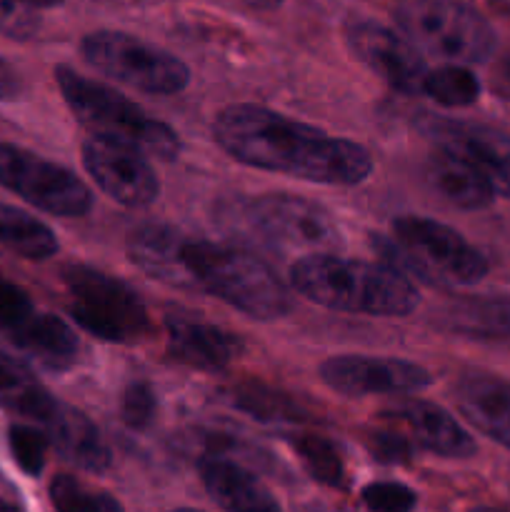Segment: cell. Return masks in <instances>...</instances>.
Here are the masks:
<instances>
[{
	"instance_id": "obj_1",
	"label": "cell",
	"mask_w": 510,
	"mask_h": 512,
	"mask_svg": "<svg viewBox=\"0 0 510 512\" xmlns=\"http://www.w3.org/2000/svg\"><path fill=\"white\" fill-rule=\"evenodd\" d=\"M213 138L238 163L310 183L358 185L373 170V158L360 143L330 138L313 125L295 123L275 110L250 103L220 110Z\"/></svg>"
},
{
	"instance_id": "obj_2",
	"label": "cell",
	"mask_w": 510,
	"mask_h": 512,
	"mask_svg": "<svg viewBox=\"0 0 510 512\" xmlns=\"http://www.w3.org/2000/svg\"><path fill=\"white\" fill-rule=\"evenodd\" d=\"M290 283L310 303L340 313L405 318L420 305L415 285L393 265L363 263L330 253H313L295 260Z\"/></svg>"
},
{
	"instance_id": "obj_3",
	"label": "cell",
	"mask_w": 510,
	"mask_h": 512,
	"mask_svg": "<svg viewBox=\"0 0 510 512\" xmlns=\"http://www.w3.org/2000/svg\"><path fill=\"white\" fill-rule=\"evenodd\" d=\"M183 260L190 288L215 295L248 318L275 320L290 310L288 288L255 255L185 238Z\"/></svg>"
},
{
	"instance_id": "obj_4",
	"label": "cell",
	"mask_w": 510,
	"mask_h": 512,
	"mask_svg": "<svg viewBox=\"0 0 510 512\" xmlns=\"http://www.w3.org/2000/svg\"><path fill=\"white\" fill-rule=\"evenodd\" d=\"M55 83L68 103L70 113L93 135L118 140L150 158H178L180 138L175 135V130L160 120L148 118L143 108H138L118 90L75 73L68 65L55 68Z\"/></svg>"
},
{
	"instance_id": "obj_5",
	"label": "cell",
	"mask_w": 510,
	"mask_h": 512,
	"mask_svg": "<svg viewBox=\"0 0 510 512\" xmlns=\"http://www.w3.org/2000/svg\"><path fill=\"white\" fill-rule=\"evenodd\" d=\"M390 240L373 238V248L400 273L430 285H473L488 273L483 255L448 225L420 215H400L390 225Z\"/></svg>"
},
{
	"instance_id": "obj_6",
	"label": "cell",
	"mask_w": 510,
	"mask_h": 512,
	"mask_svg": "<svg viewBox=\"0 0 510 512\" xmlns=\"http://www.w3.org/2000/svg\"><path fill=\"white\" fill-rule=\"evenodd\" d=\"M70 295V315L90 335L108 343H138L150 333V318L133 288L90 265L60 270Z\"/></svg>"
},
{
	"instance_id": "obj_7",
	"label": "cell",
	"mask_w": 510,
	"mask_h": 512,
	"mask_svg": "<svg viewBox=\"0 0 510 512\" xmlns=\"http://www.w3.org/2000/svg\"><path fill=\"white\" fill-rule=\"evenodd\" d=\"M405 38L420 53L453 63H483L495 48L488 20L460 0H410L395 13Z\"/></svg>"
},
{
	"instance_id": "obj_8",
	"label": "cell",
	"mask_w": 510,
	"mask_h": 512,
	"mask_svg": "<svg viewBox=\"0 0 510 512\" xmlns=\"http://www.w3.org/2000/svg\"><path fill=\"white\" fill-rule=\"evenodd\" d=\"M240 218L250 233H255V240L283 253H330L343 245L338 225L328 210L300 195H260L245 205Z\"/></svg>"
},
{
	"instance_id": "obj_9",
	"label": "cell",
	"mask_w": 510,
	"mask_h": 512,
	"mask_svg": "<svg viewBox=\"0 0 510 512\" xmlns=\"http://www.w3.org/2000/svg\"><path fill=\"white\" fill-rule=\"evenodd\" d=\"M85 63L108 78L150 95L180 93L190 83L183 60L120 30H98L80 43Z\"/></svg>"
},
{
	"instance_id": "obj_10",
	"label": "cell",
	"mask_w": 510,
	"mask_h": 512,
	"mask_svg": "<svg viewBox=\"0 0 510 512\" xmlns=\"http://www.w3.org/2000/svg\"><path fill=\"white\" fill-rule=\"evenodd\" d=\"M0 185L58 218H83L93 208L88 185L73 170L10 143H0Z\"/></svg>"
},
{
	"instance_id": "obj_11",
	"label": "cell",
	"mask_w": 510,
	"mask_h": 512,
	"mask_svg": "<svg viewBox=\"0 0 510 512\" xmlns=\"http://www.w3.org/2000/svg\"><path fill=\"white\" fill-rule=\"evenodd\" d=\"M83 165L105 195L125 208H148L160 193L148 155L118 140L90 135L83 143Z\"/></svg>"
},
{
	"instance_id": "obj_12",
	"label": "cell",
	"mask_w": 510,
	"mask_h": 512,
	"mask_svg": "<svg viewBox=\"0 0 510 512\" xmlns=\"http://www.w3.org/2000/svg\"><path fill=\"white\" fill-rule=\"evenodd\" d=\"M345 40L350 50L363 65L385 80L390 88L400 93H418L423 90L425 60L420 50L408 38L395 30L375 23V20H350L345 28Z\"/></svg>"
},
{
	"instance_id": "obj_13",
	"label": "cell",
	"mask_w": 510,
	"mask_h": 512,
	"mask_svg": "<svg viewBox=\"0 0 510 512\" xmlns=\"http://www.w3.org/2000/svg\"><path fill=\"white\" fill-rule=\"evenodd\" d=\"M320 380L335 393L363 398V395L423 390L430 385V373L408 360L335 355L320 365Z\"/></svg>"
},
{
	"instance_id": "obj_14",
	"label": "cell",
	"mask_w": 510,
	"mask_h": 512,
	"mask_svg": "<svg viewBox=\"0 0 510 512\" xmlns=\"http://www.w3.org/2000/svg\"><path fill=\"white\" fill-rule=\"evenodd\" d=\"M165 333L173 358L200 370L228 368L243 350L233 333L188 313H170L165 318Z\"/></svg>"
},
{
	"instance_id": "obj_15",
	"label": "cell",
	"mask_w": 510,
	"mask_h": 512,
	"mask_svg": "<svg viewBox=\"0 0 510 512\" xmlns=\"http://www.w3.org/2000/svg\"><path fill=\"white\" fill-rule=\"evenodd\" d=\"M383 420L403 425L420 448L440 458H470L475 453V440L440 405L425 403V400H405L385 410Z\"/></svg>"
},
{
	"instance_id": "obj_16",
	"label": "cell",
	"mask_w": 510,
	"mask_h": 512,
	"mask_svg": "<svg viewBox=\"0 0 510 512\" xmlns=\"http://www.w3.org/2000/svg\"><path fill=\"white\" fill-rule=\"evenodd\" d=\"M425 178L440 198L460 210H480L493 203L495 190L483 170L448 143H440L428 155Z\"/></svg>"
},
{
	"instance_id": "obj_17",
	"label": "cell",
	"mask_w": 510,
	"mask_h": 512,
	"mask_svg": "<svg viewBox=\"0 0 510 512\" xmlns=\"http://www.w3.org/2000/svg\"><path fill=\"white\" fill-rule=\"evenodd\" d=\"M188 235L173 225L148 223L133 230L128 238V255L135 268L143 270L148 278L178 290L190 288V275L183 260V245Z\"/></svg>"
},
{
	"instance_id": "obj_18",
	"label": "cell",
	"mask_w": 510,
	"mask_h": 512,
	"mask_svg": "<svg viewBox=\"0 0 510 512\" xmlns=\"http://www.w3.org/2000/svg\"><path fill=\"white\" fill-rule=\"evenodd\" d=\"M200 480L210 498L228 512H283L275 495L243 465L220 455L200 460Z\"/></svg>"
},
{
	"instance_id": "obj_19",
	"label": "cell",
	"mask_w": 510,
	"mask_h": 512,
	"mask_svg": "<svg viewBox=\"0 0 510 512\" xmlns=\"http://www.w3.org/2000/svg\"><path fill=\"white\" fill-rule=\"evenodd\" d=\"M455 403L475 430L510 448V383L495 375H465Z\"/></svg>"
},
{
	"instance_id": "obj_20",
	"label": "cell",
	"mask_w": 510,
	"mask_h": 512,
	"mask_svg": "<svg viewBox=\"0 0 510 512\" xmlns=\"http://www.w3.org/2000/svg\"><path fill=\"white\" fill-rule=\"evenodd\" d=\"M15 348L28 353L48 370H68L78 358V338L58 315L40 313L38 308L10 333H5Z\"/></svg>"
},
{
	"instance_id": "obj_21",
	"label": "cell",
	"mask_w": 510,
	"mask_h": 512,
	"mask_svg": "<svg viewBox=\"0 0 510 512\" xmlns=\"http://www.w3.org/2000/svg\"><path fill=\"white\" fill-rule=\"evenodd\" d=\"M50 443L68 463L88 470V473H105L110 468V450L100 438L98 428L85 418L80 410L60 403L53 418L45 423Z\"/></svg>"
},
{
	"instance_id": "obj_22",
	"label": "cell",
	"mask_w": 510,
	"mask_h": 512,
	"mask_svg": "<svg viewBox=\"0 0 510 512\" xmlns=\"http://www.w3.org/2000/svg\"><path fill=\"white\" fill-rule=\"evenodd\" d=\"M58 405L23 360L0 353V408L45 425Z\"/></svg>"
},
{
	"instance_id": "obj_23",
	"label": "cell",
	"mask_w": 510,
	"mask_h": 512,
	"mask_svg": "<svg viewBox=\"0 0 510 512\" xmlns=\"http://www.w3.org/2000/svg\"><path fill=\"white\" fill-rule=\"evenodd\" d=\"M445 143L468 155L490 180L495 193L510 200V138L490 128H453Z\"/></svg>"
},
{
	"instance_id": "obj_24",
	"label": "cell",
	"mask_w": 510,
	"mask_h": 512,
	"mask_svg": "<svg viewBox=\"0 0 510 512\" xmlns=\"http://www.w3.org/2000/svg\"><path fill=\"white\" fill-rule=\"evenodd\" d=\"M0 245L28 260H48L58 253L53 230L15 205L0 203Z\"/></svg>"
},
{
	"instance_id": "obj_25",
	"label": "cell",
	"mask_w": 510,
	"mask_h": 512,
	"mask_svg": "<svg viewBox=\"0 0 510 512\" xmlns=\"http://www.w3.org/2000/svg\"><path fill=\"white\" fill-rule=\"evenodd\" d=\"M450 330L470 338H508L510 335V298L480 295L463 298L445 313Z\"/></svg>"
},
{
	"instance_id": "obj_26",
	"label": "cell",
	"mask_w": 510,
	"mask_h": 512,
	"mask_svg": "<svg viewBox=\"0 0 510 512\" xmlns=\"http://www.w3.org/2000/svg\"><path fill=\"white\" fill-rule=\"evenodd\" d=\"M423 90L445 108H465L478 100L480 83L470 70L460 65H443L425 73Z\"/></svg>"
},
{
	"instance_id": "obj_27",
	"label": "cell",
	"mask_w": 510,
	"mask_h": 512,
	"mask_svg": "<svg viewBox=\"0 0 510 512\" xmlns=\"http://www.w3.org/2000/svg\"><path fill=\"white\" fill-rule=\"evenodd\" d=\"M233 403L240 410L250 413L258 420H268V423H295L303 420V410L298 408L295 400H290L285 393H275V390L265 388L260 383H245L233 390Z\"/></svg>"
},
{
	"instance_id": "obj_28",
	"label": "cell",
	"mask_w": 510,
	"mask_h": 512,
	"mask_svg": "<svg viewBox=\"0 0 510 512\" xmlns=\"http://www.w3.org/2000/svg\"><path fill=\"white\" fill-rule=\"evenodd\" d=\"M50 503L55 512H125L113 495L88 488L73 475H55L50 483Z\"/></svg>"
},
{
	"instance_id": "obj_29",
	"label": "cell",
	"mask_w": 510,
	"mask_h": 512,
	"mask_svg": "<svg viewBox=\"0 0 510 512\" xmlns=\"http://www.w3.org/2000/svg\"><path fill=\"white\" fill-rule=\"evenodd\" d=\"M293 448L295 453H298L303 468L308 470L318 483L330 485V488L343 485V458H340L338 448H335L328 438L310 433L298 435V438H293Z\"/></svg>"
},
{
	"instance_id": "obj_30",
	"label": "cell",
	"mask_w": 510,
	"mask_h": 512,
	"mask_svg": "<svg viewBox=\"0 0 510 512\" xmlns=\"http://www.w3.org/2000/svg\"><path fill=\"white\" fill-rule=\"evenodd\" d=\"M8 445L13 460L25 475H40L45 465V455H48V435L35 428H28V425H13L8 430Z\"/></svg>"
},
{
	"instance_id": "obj_31",
	"label": "cell",
	"mask_w": 510,
	"mask_h": 512,
	"mask_svg": "<svg viewBox=\"0 0 510 512\" xmlns=\"http://www.w3.org/2000/svg\"><path fill=\"white\" fill-rule=\"evenodd\" d=\"M363 503L373 512H413L415 498L413 490L403 483H370L360 493Z\"/></svg>"
},
{
	"instance_id": "obj_32",
	"label": "cell",
	"mask_w": 510,
	"mask_h": 512,
	"mask_svg": "<svg viewBox=\"0 0 510 512\" xmlns=\"http://www.w3.org/2000/svg\"><path fill=\"white\" fill-rule=\"evenodd\" d=\"M40 18L28 0H0V33L15 40H28L38 33Z\"/></svg>"
},
{
	"instance_id": "obj_33",
	"label": "cell",
	"mask_w": 510,
	"mask_h": 512,
	"mask_svg": "<svg viewBox=\"0 0 510 512\" xmlns=\"http://www.w3.org/2000/svg\"><path fill=\"white\" fill-rule=\"evenodd\" d=\"M155 415V393L148 383H133L120 398V418L133 430L148 428Z\"/></svg>"
},
{
	"instance_id": "obj_34",
	"label": "cell",
	"mask_w": 510,
	"mask_h": 512,
	"mask_svg": "<svg viewBox=\"0 0 510 512\" xmlns=\"http://www.w3.org/2000/svg\"><path fill=\"white\" fill-rule=\"evenodd\" d=\"M368 448L380 463H405L410 458V443L395 430H373L368 435Z\"/></svg>"
},
{
	"instance_id": "obj_35",
	"label": "cell",
	"mask_w": 510,
	"mask_h": 512,
	"mask_svg": "<svg viewBox=\"0 0 510 512\" xmlns=\"http://www.w3.org/2000/svg\"><path fill=\"white\" fill-rule=\"evenodd\" d=\"M20 93H23V83H20L18 73L13 70V65L0 60V103L15 100Z\"/></svg>"
},
{
	"instance_id": "obj_36",
	"label": "cell",
	"mask_w": 510,
	"mask_h": 512,
	"mask_svg": "<svg viewBox=\"0 0 510 512\" xmlns=\"http://www.w3.org/2000/svg\"><path fill=\"white\" fill-rule=\"evenodd\" d=\"M498 80H500V90H503V93H510V63L500 68Z\"/></svg>"
},
{
	"instance_id": "obj_37",
	"label": "cell",
	"mask_w": 510,
	"mask_h": 512,
	"mask_svg": "<svg viewBox=\"0 0 510 512\" xmlns=\"http://www.w3.org/2000/svg\"><path fill=\"white\" fill-rule=\"evenodd\" d=\"M245 3H248L250 8L270 10V8H275V5H280V0H245Z\"/></svg>"
},
{
	"instance_id": "obj_38",
	"label": "cell",
	"mask_w": 510,
	"mask_h": 512,
	"mask_svg": "<svg viewBox=\"0 0 510 512\" xmlns=\"http://www.w3.org/2000/svg\"><path fill=\"white\" fill-rule=\"evenodd\" d=\"M30 5H35V8H55V5H60L63 0H28Z\"/></svg>"
},
{
	"instance_id": "obj_39",
	"label": "cell",
	"mask_w": 510,
	"mask_h": 512,
	"mask_svg": "<svg viewBox=\"0 0 510 512\" xmlns=\"http://www.w3.org/2000/svg\"><path fill=\"white\" fill-rule=\"evenodd\" d=\"M0 512H23V510L15 508V505H10V503H5V500L0 498Z\"/></svg>"
},
{
	"instance_id": "obj_40",
	"label": "cell",
	"mask_w": 510,
	"mask_h": 512,
	"mask_svg": "<svg viewBox=\"0 0 510 512\" xmlns=\"http://www.w3.org/2000/svg\"><path fill=\"white\" fill-rule=\"evenodd\" d=\"M468 512H503V510H495V508H473V510H468Z\"/></svg>"
},
{
	"instance_id": "obj_41",
	"label": "cell",
	"mask_w": 510,
	"mask_h": 512,
	"mask_svg": "<svg viewBox=\"0 0 510 512\" xmlns=\"http://www.w3.org/2000/svg\"><path fill=\"white\" fill-rule=\"evenodd\" d=\"M170 512H200V510H193V508H178V510H170Z\"/></svg>"
}]
</instances>
